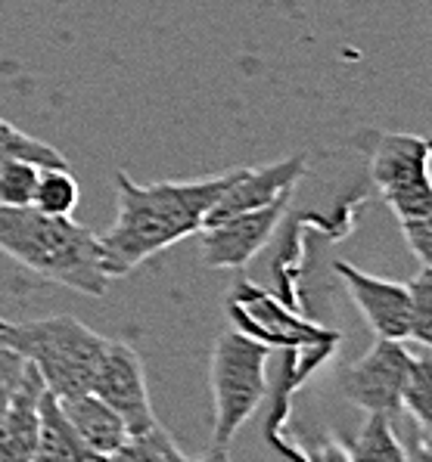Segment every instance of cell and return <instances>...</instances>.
<instances>
[{
  "mask_svg": "<svg viewBox=\"0 0 432 462\" xmlns=\"http://www.w3.org/2000/svg\"><path fill=\"white\" fill-rule=\"evenodd\" d=\"M243 168L196 180L137 183L118 171L116 174V220L97 236L103 267L109 280L127 276L144 261L202 230L211 205L237 180Z\"/></svg>",
  "mask_w": 432,
  "mask_h": 462,
  "instance_id": "cell-1",
  "label": "cell"
},
{
  "mask_svg": "<svg viewBox=\"0 0 432 462\" xmlns=\"http://www.w3.org/2000/svg\"><path fill=\"white\" fill-rule=\"evenodd\" d=\"M0 252L28 273L78 295L103 298L112 282L94 230L72 217L44 215L34 205L0 208Z\"/></svg>",
  "mask_w": 432,
  "mask_h": 462,
  "instance_id": "cell-2",
  "label": "cell"
},
{
  "mask_svg": "<svg viewBox=\"0 0 432 462\" xmlns=\"http://www.w3.org/2000/svg\"><path fill=\"white\" fill-rule=\"evenodd\" d=\"M106 341L109 338H103L100 332L69 314L10 323L0 332V345L23 354L41 373L53 397H72L90 391Z\"/></svg>",
  "mask_w": 432,
  "mask_h": 462,
  "instance_id": "cell-3",
  "label": "cell"
},
{
  "mask_svg": "<svg viewBox=\"0 0 432 462\" xmlns=\"http://www.w3.org/2000/svg\"><path fill=\"white\" fill-rule=\"evenodd\" d=\"M268 357L271 347L237 329H224L211 345L209 385L215 403L209 450H228L237 431L268 397Z\"/></svg>",
  "mask_w": 432,
  "mask_h": 462,
  "instance_id": "cell-4",
  "label": "cell"
},
{
  "mask_svg": "<svg viewBox=\"0 0 432 462\" xmlns=\"http://www.w3.org/2000/svg\"><path fill=\"white\" fill-rule=\"evenodd\" d=\"M371 180L399 224L423 217L432 208V165L427 137L377 134L371 143Z\"/></svg>",
  "mask_w": 432,
  "mask_h": 462,
  "instance_id": "cell-5",
  "label": "cell"
},
{
  "mask_svg": "<svg viewBox=\"0 0 432 462\" xmlns=\"http://www.w3.org/2000/svg\"><path fill=\"white\" fill-rule=\"evenodd\" d=\"M410 364H414V354L405 347V341L377 338V345L364 357L336 369V379H333L336 394L364 413L392 419L401 413V394L408 385Z\"/></svg>",
  "mask_w": 432,
  "mask_h": 462,
  "instance_id": "cell-6",
  "label": "cell"
},
{
  "mask_svg": "<svg viewBox=\"0 0 432 462\" xmlns=\"http://www.w3.org/2000/svg\"><path fill=\"white\" fill-rule=\"evenodd\" d=\"M228 314L233 319V329L261 341L268 347H286V351H293V347L302 345H315L330 351L339 341V332L324 329V326H315L308 319L289 314V308H283L277 298L246 280L233 286V295L228 298Z\"/></svg>",
  "mask_w": 432,
  "mask_h": 462,
  "instance_id": "cell-7",
  "label": "cell"
},
{
  "mask_svg": "<svg viewBox=\"0 0 432 462\" xmlns=\"http://www.w3.org/2000/svg\"><path fill=\"white\" fill-rule=\"evenodd\" d=\"M289 199H277L274 205L265 208L243 211L200 230V258L205 267L211 270H243L255 254L271 243L274 230L280 226V220L286 217Z\"/></svg>",
  "mask_w": 432,
  "mask_h": 462,
  "instance_id": "cell-8",
  "label": "cell"
},
{
  "mask_svg": "<svg viewBox=\"0 0 432 462\" xmlns=\"http://www.w3.org/2000/svg\"><path fill=\"white\" fill-rule=\"evenodd\" d=\"M90 391L122 416V422L127 425L131 435L155 425L144 360H140V354L127 341H116V338L106 341Z\"/></svg>",
  "mask_w": 432,
  "mask_h": 462,
  "instance_id": "cell-9",
  "label": "cell"
},
{
  "mask_svg": "<svg viewBox=\"0 0 432 462\" xmlns=\"http://www.w3.org/2000/svg\"><path fill=\"white\" fill-rule=\"evenodd\" d=\"M336 276L345 282V292L355 301L358 314L371 326L377 338L386 341H408L410 329V295L408 282H392L355 267L352 261L333 264Z\"/></svg>",
  "mask_w": 432,
  "mask_h": 462,
  "instance_id": "cell-10",
  "label": "cell"
},
{
  "mask_svg": "<svg viewBox=\"0 0 432 462\" xmlns=\"http://www.w3.org/2000/svg\"><path fill=\"white\" fill-rule=\"evenodd\" d=\"M305 171H308V159L302 152L286 155V159H280V162H271V165H265V168H243L237 174V180L221 193V199L211 205L202 226L215 224V220H224V217H233V215H243V211L265 208V205H274L277 199L293 196L296 183L305 177Z\"/></svg>",
  "mask_w": 432,
  "mask_h": 462,
  "instance_id": "cell-11",
  "label": "cell"
},
{
  "mask_svg": "<svg viewBox=\"0 0 432 462\" xmlns=\"http://www.w3.org/2000/svg\"><path fill=\"white\" fill-rule=\"evenodd\" d=\"M44 379L32 364L19 379L10 397L4 419H0V459L4 462H32L34 444H38V422H41V397H44Z\"/></svg>",
  "mask_w": 432,
  "mask_h": 462,
  "instance_id": "cell-12",
  "label": "cell"
},
{
  "mask_svg": "<svg viewBox=\"0 0 432 462\" xmlns=\"http://www.w3.org/2000/svg\"><path fill=\"white\" fill-rule=\"evenodd\" d=\"M62 413L69 416L72 429L78 431V438L97 453V457H109L118 447L127 440V425L122 422V416L103 403L94 391H84V394H72V397H60Z\"/></svg>",
  "mask_w": 432,
  "mask_h": 462,
  "instance_id": "cell-13",
  "label": "cell"
},
{
  "mask_svg": "<svg viewBox=\"0 0 432 462\" xmlns=\"http://www.w3.org/2000/svg\"><path fill=\"white\" fill-rule=\"evenodd\" d=\"M103 459L78 438L69 416L62 413L60 397L44 391L41 397V422H38V444H34L32 462H90Z\"/></svg>",
  "mask_w": 432,
  "mask_h": 462,
  "instance_id": "cell-14",
  "label": "cell"
},
{
  "mask_svg": "<svg viewBox=\"0 0 432 462\" xmlns=\"http://www.w3.org/2000/svg\"><path fill=\"white\" fill-rule=\"evenodd\" d=\"M345 462H410L405 444L392 429V419L367 413L358 435L343 447Z\"/></svg>",
  "mask_w": 432,
  "mask_h": 462,
  "instance_id": "cell-15",
  "label": "cell"
},
{
  "mask_svg": "<svg viewBox=\"0 0 432 462\" xmlns=\"http://www.w3.org/2000/svg\"><path fill=\"white\" fill-rule=\"evenodd\" d=\"M401 413L417 425L420 457L432 462V357H414L408 373V385L401 394Z\"/></svg>",
  "mask_w": 432,
  "mask_h": 462,
  "instance_id": "cell-16",
  "label": "cell"
},
{
  "mask_svg": "<svg viewBox=\"0 0 432 462\" xmlns=\"http://www.w3.org/2000/svg\"><path fill=\"white\" fill-rule=\"evenodd\" d=\"M78 199H81V187L72 177L69 168H41L38 187H34L32 205L44 215L53 217H72Z\"/></svg>",
  "mask_w": 432,
  "mask_h": 462,
  "instance_id": "cell-17",
  "label": "cell"
},
{
  "mask_svg": "<svg viewBox=\"0 0 432 462\" xmlns=\"http://www.w3.org/2000/svg\"><path fill=\"white\" fill-rule=\"evenodd\" d=\"M106 462H187L174 438L162 429L159 422L137 435H127V440L116 453H109Z\"/></svg>",
  "mask_w": 432,
  "mask_h": 462,
  "instance_id": "cell-18",
  "label": "cell"
},
{
  "mask_svg": "<svg viewBox=\"0 0 432 462\" xmlns=\"http://www.w3.org/2000/svg\"><path fill=\"white\" fill-rule=\"evenodd\" d=\"M10 159L34 162V165H41V168H69V159L60 149L32 137V134L19 131V127L10 125L6 118H0V165Z\"/></svg>",
  "mask_w": 432,
  "mask_h": 462,
  "instance_id": "cell-19",
  "label": "cell"
},
{
  "mask_svg": "<svg viewBox=\"0 0 432 462\" xmlns=\"http://www.w3.org/2000/svg\"><path fill=\"white\" fill-rule=\"evenodd\" d=\"M41 165L10 159L0 165V208H25L34 199Z\"/></svg>",
  "mask_w": 432,
  "mask_h": 462,
  "instance_id": "cell-20",
  "label": "cell"
},
{
  "mask_svg": "<svg viewBox=\"0 0 432 462\" xmlns=\"http://www.w3.org/2000/svg\"><path fill=\"white\" fill-rule=\"evenodd\" d=\"M410 295V329L408 341H417L432 351V270L423 267L414 280L408 282Z\"/></svg>",
  "mask_w": 432,
  "mask_h": 462,
  "instance_id": "cell-21",
  "label": "cell"
},
{
  "mask_svg": "<svg viewBox=\"0 0 432 462\" xmlns=\"http://www.w3.org/2000/svg\"><path fill=\"white\" fill-rule=\"evenodd\" d=\"M401 233H405V243L417 254V261L427 270H432V208L423 217L405 220Z\"/></svg>",
  "mask_w": 432,
  "mask_h": 462,
  "instance_id": "cell-22",
  "label": "cell"
},
{
  "mask_svg": "<svg viewBox=\"0 0 432 462\" xmlns=\"http://www.w3.org/2000/svg\"><path fill=\"white\" fill-rule=\"evenodd\" d=\"M25 364L28 360L23 357V354H16L13 347L0 345V419H4L6 407H10V397H13V391H16L19 379H23Z\"/></svg>",
  "mask_w": 432,
  "mask_h": 462,
  "instance_id": "cell-23",
  "label": "cell"
},
{
  "mask_svg": "<svg viewBox=\"0 0 432 462\" xmlns=\"http://www.w3.org/2000/svg\"><path fill=\"white\" fill-rule=\"evenodd\" d=\"M187 462H233V459H230V453H228V450H209L205 457H200V459H187Z\"/></svg>",
  "mask_w": 432,
  "mask_h": 462,
  "instance_id": "cell-24",
  "label": "cell"
},
{
  "mask_svg": "<svg viewBox=\"0 0 432 462\" xmlns=\"http://www.w3.org/2000/svg\"><path fill=\"white\" fill-rule=\"evenodd\" d=\"M427 149H429V165H432V134L427 137Z\"/></svg>",
  "mask_w": 432,
  "mask_h": 462,
  "instance_id": "cell-25",
  "label": "cell"
},
{
  "mask_svg": "<svg viewBox=\"0 0 432 462\" xmlns=\"http://www.w3.org/2000/svg\"><path fill=\"white\" fill-rule=\"evenodd\" d=\"M6 326H10V319H4V317H0V332H4Z\"/></svg>",
  "mask_w": 432,
  "mask_h": 462,
  "instance_id": "cell-26",
  "label": "cell"
},
{
  "mask_svg": "<svg viewBox=\"0 0 432 462\" xmlns=\"http://www.w3.org/2000/svg\"><path fill=\"white\" fill-rule=\"evenodd\" d=\"M90 462H106V459H90Z\"/></svg>",
  "mask_w": 432,
  "mask_h": 462,
  "instance_id": "cell-27",
  "label": "cell"
},
{
  "mask_svg": "<svg viewBox=\"0 0 432 462\" xmlns=\"http://www.w3.org/2000/svg\"><path fill=\"white\" fill-rule=\"evenodd\" d=\"M0 462H4V459H0Z\"/></svg>",
  "mask_w": 432,
  "mask_h": 462,
  "instance_id": "cell-28",
  "label": "cell"
}]
</instances>
